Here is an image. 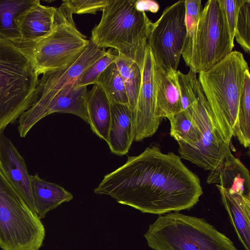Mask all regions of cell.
Segmentation results:
<instances>
[{
    "label": "cell",
    "mask_w": 250,
    "mask_h": 250,
    "mask_svg": "<svg viewBox=\"0 0 250 250\" xmlns=\"http://www.w3.org/2000/svg\"><path fill=\"white\" fill-rule=\"evenodd\" d=\"M185 2L181 0L167 7L152 22L147 45L155 62L177 71L187 36Z\"/></svg>",
    "instance_id": "obj_10"
},
{
    "label": "cell",
    "mask_w": 250,
    "mask_h": 250,
    "mask_svg": "<svg viewBox=\"0 0 250 250\" xmlns=\"http://www.w3.org/2000/svg\"><path fill=\"white\" fill-rule=\"evenodd\" d=\"M249 69L242 53L231 51L198 79L224 140L234 137L245 75Z\"/></svg>",
    "instance_id": "obj_3"
},
{
    "label": "cell",
    "mask_w": 250,
    "mask_h": 250,
    "mask_svg": "<svg viewBox=\"0 0 250 250\" xmlns=\"http://www.w3.org/2000/svg\"><path fill=\"white\" fill-rule=\"evenodd\" d=\"M36 212L41 220L62 204L73 199L72 194L63 187L41 179L38 173L30 175Z\"/></svg>",
    "instance_id": "obj_20"
},
{
    "label": "cell",
    "mask_w": 250,
    "mask_h": 250,
    "mask_svg": "<svg viewBox=\"0 0 250 250\" xmlns=\"http://www.w3.org/2000/svg\"><path fill=\"white\" fill-rule=\"evenodd\" d=\"M217 187L238 239L245 250H250V196L228 192Z\"/></svg>",
    "instance_id": "obj_19"
},
{
    "label": "cell",
    "mask_w": 250,
    "mask_h": 250,
    "mask_svg": "<svg viewBox=\"0 0 250 250\" xmlns=\"http://www.w3.org/2000/svg\"><path fill=\"white\" fill-rule=\"evenodd\" d=\"M124 82L128 106L133 112L142 83V69L134 62L119 56L115 62Z\"/></svg>",
    "instance_id": "obj_23"
},
{
    "label": "cell",
    "mask_w": 250,
    "mask_h": 250,
    "mask_svg": "<svg viewBox=\"0 0 250 250\" xmlns=\"http://www.w3.org/2000/svg\"><path fill=\"white\" fill-rule=\"evenodd\" d=\"M136 5L138 10L149 11L155 13L159 9V5L155 1L150 0H136Z\"/></svg>",
    "instance_id": "obj_33"
},
{
    "label": "cell",
    "mask_w": 250,
    "mask_h": 250,
    "mask_svg": "<svg viewBox=\"0 0 250 250\" xmlns=\"http://www.w3.org/2000/svg\"><path fill=\"white\" fill-rule=\"evenodd\" d=\"M118 57V52L112 48L106 51L101 58L90 65L77 80L80 86H87L95 84L99 76L112 63L115 62Z\"/></svg>",
    "instance_id": "obj_28"
},
{
    "label": "cell",
    "mask_w": 250,
    "mask_h": 250,
    "mask_svg": "<svg viewBox=\"0 0 250 250\" xmlns=\"http://www.w3.org/2000/svg\"><path fill=\"white\" fill-rule=\"evenodd\" d=\"M245 0H219L229 32L234 41L235 26L239 9Z\"/></svg>",
    "instance_id": "obj_31"
},
{
    "label": "cell",
    "mask_w": 250,
    "mask_h": 250,
    "mask_svg": "<svg viewBox=\"0 0 250 250\" xmlns=\"http://www.w3.org/2000/svg\"><path fill=\"white\" fill-rule=\"evenodd\" d=\"M234 137L241 145L247 148L250 144V74L248 69L245 75L240 96Z\"/></svg>",
    "instance_id": "obj_24"
},
{
    "label": "cell",
    "mask_w": 250,
    "mask_h": 250,
    "mask_svg": "<svg viewBox=\"0 0 250 250\" xmlns=\"http://www.w3.org/2000/svg\"><path fill=\"white\" fill-rule=\"evenodd\" d=\"M208 184H215L227 191L250 196V175L247 167L234 156L230 148L222 164L208 175Z\"/></svg>",
    "instance_id": "obj_16"
},
{
    "label": "cell",
    "mask_w": 250,
    "mask_h": 250,
    "mask_svg": "<svg viewBox=\"0 0 250 250\" xmlns=\"http://www.w3.org/2000/svg\"><path fill=\"white\" fill-rule=\"evenodd\" d=\"M176 76L181 98V111L190 112L197 99L200 85L196 73L189 68L188 72L186 74L177 71Z\"/></svg>",
    "instance_id": "obj_27"
},
{
    "label": "cell",
    "mask_w": 250,
    "mask_h": 250,
    "mask_svg": "<svg viewBox=\"0 0 250 250\" xmlns=\"http://www.w3.org/2000/svg\"><path fill=\"white\" fill-rule=\"evenodd\" d=\"M95 84L102 88L110 103L128 105L124 82L115 62L110 64L101 73Z\"/></svg>",
    "instance_id": "obj_25"
},
{
    "label": "cell",
    "mask_w": 250,
    "mask_h": 250,
    "mask_svg": "<svg viewBox=\"0 0 250 250\" xmlns=\"http://www.w3.org/2000/svg\"><path fill=\"white\" fill-rule=\"evenodd\" d=\"M94 192L110 196L142 213L159 215L188 209L203 192L198 176L173 152L156 146L105 175Z\"/></svg>",
    "instance_id": "obj_1"
},
{
    "label": "cell",
    "mask_w": 250,
    "mask_h": 250,
    "mask_svg": "<svg viewBox=\"0 0 250 250\" xmlns=\"http://www.w3.org/2000/svg\"><path fill=\"white\" fill-rule=\"evenodd\" d=\"M106 52L105 48L98 46L90 39L86 47L66 64L42 74L36 87L31 105H40L50 100L66 86L77 81Z\"/></svg>",
    "instance_id": "obj_12"
},
{
    "label": "cell",
    "mask_w": 250,
    "mask_h": 250,
    "mask_svg": "<svg viewBox=\"0 0 250 250\" xmlns=\"http://www.w3.org/2000/svg\"><path fill=\"white\" fill-rule=\"evenodd\" d=\"M73 14L62 4L56 8L55 24L45 37L15 44L29 58L38 76L66 64L87 46L89 40L77 28Z\"/></svg>",
    "instance_id": "obj_8"
},
{
    "label": "cell",
    "mask_w": 250,
    "mask_h": 250,
    "mask_svg": "<svg viewBox=\"0 0 250 250\" xmlns=\"http://www.w3.org/2000/svg\"><path fill=\"white\" fill-rule=\"evenodd\" d=\"M201 0H185V21L187 35L191 32L199 21L202 11Z\"/></svg>",
    "instance_id": "obj_32"
},
{
    "label": "cell",
    "mask_w": 250,
    "mask_h": 250,
    "mask_svg": "<svg viewBox=\"0 0 250 250\" xmlns=\"http://www.w3.org/2000/svg\"><path fill=\"white\" fill-rule=\"evenodd\" d=\"M153 57L147 46L142 70V83L136 105L133 112L134 141L140 142L151 137L162 120L156 114V94L153 75Z\"/></svg>",
    "instance_id": "obj_13"
},
{
    "label": "cell",
    "mask_w": 250,
    "mask_h": 250,
    "mask_svg": "<svg viewBox=\"0 0 250 250\" xmlns=\"http://www.w3.org/2000/svg\"><path fill=\"white\" fill-rule=\"evenodd\" d=\"M144 237L153 250H239L205 219L179 212L159 215Z\"/></svg>",
    "instance_id": "obj_4"
},
{
    "label": "cell",
    "mask_w": 250,
    "mask_h": 250,
    "mask_svg": "<svg viewBox=\"0 0 250 250\" xmlns=\"http://www.w3.org/2000/svg\"><path fill=\"white\" fill-rule=\"evenodd\" d=\"M108 0H64L62 3L73 14H96L103 11Z\"/></svg>",
    "instance_id": "obj_30"
},
{
    "label": "cell",
    "mask_w": 250,
    "mask_h": 250,
    "mask_svg": "<svg viewBox=\"0 0 250 250\" xmlns=\"http://www.w3.org/2000/svg\"><path fill=\"white\" fill-rule=\"evenodd\" d=\"M56 12V7L40 3L27 10L19 20L21 36L19 43L34 42L47 36L55 26Z\"/></svg>",
    "instance_id": "obj_18"
},
{
    "label": "cell",
    "mask_w": 250,
    "mask_h": 250,
    "mask_svg": "<svg viewBox=\"0 0 250 250\" xmlns=\"http://www.w3.org/2000/svg\"><path fill=\"white\" fill-rule=\"evenodd\" d=\"M86 109L88 124L91 130L107 142L111 120L110 102L98 84H94L92 89L88 91Z\"/></svg>",
    "instance_id": "obj_21"
},
{
    "label": "cell",
    "mask_w": 250,
    "mask_h": 250,
    "mask_svg": "<svg viewBox=\"0 0 250 250\" xmlns=\"http://www.w3.org/2000/svg\"><path fill=\"white\" fill-rule=\"evenodd\" d=\"M38 77L28 56L0 37V132L30 108Z\"/></svg>",
    "instance_id": "obj_5"
},
{
    "label": "cell",
    "mask_w": 250,
    "mask_h": 250,
    "mask_svg": "<svg viewBox=\"0 0 250 250\" xmlns=\"http://www.w3.org/2000/svg\"><path fill=\"white\" fill-rule=\"evenodd\" d=\"M39 3V0H0V37L19 43L21 40L19 20Z\"/></svg>",
    "instance_id": "obj_22"
},
{
    "label": "cell",
    "mask_w": 250,
    "mask_h": 250,
    "mask_svg": "<svg viewBox=\"0 0 250 250\" xmlns=\"http://www.w3.org/2000/svg\"><path fill=\"white\" fill-rule=\"evenodd\" d=\"M153 75L156 94V114L162 120L170 119L182 111L177 71L163 67L153 59Z\"/></svg>",
    "instance_id": "obj_15"
},
{
    "label": "cell",
    "mask_w": 250,
    "mask_h": 250,
    "mask_svg": "<svg viewBox=\"0 0 250 250\" xmlns=\"http://www.w3.org/2000/svg\"><path fill=\"white\" fill-rule=\"evenodd\" d=\"M111 120L108 144L111 152L118 156L128 153L134 141L133 113L128 105L110 103Z\"/></svg>",
    "instance_id": "obj_17"
},
{
    "label": "cell",
    "mask_w": 250,
    "mask_h": 250,
    "mask_svg": "<svg viewBox=\"0 0 250 250\" xmlns=\"http://www.w3.org/2000/svg\"><path fill=\"white\" fill-rule=\"evenodd\" d=\"M191 118L200 130V138L190 145L178 143L181 158L205 170H213L222 164L230 146L217 126L200 84Z\"/></svg>",
    "instance_id": "obj_9"
},
{
    "label": "cell",
    "mask_w": 250,
    "mask_h": 250,
    "mask_svg": "<svg viewBox=\"0 0 250 250\" xmlns=\"http://www.w3.org/2000/svg\"><path fill=\"white\" fill-rule=\"evenodd\" d=\"M45 236L41 220L0 165V248L39 250Z\"/></svg>",
    "instance_id": "obj_6"
},
{
    "label": "cell",
    "mask_w": 250,
    "mask_h": 250,
    "mask_svg": "<svg viewBox=\"0 0 250 250\" xmlns=\"http://www.w3.org/2000/svg\"><path fill=\"white\" fill-rule=\"evenodd\" d=\"M135 0H108L90 40L98 46L116 50L142 70L152 22L137 9Z\"/></svg>",
    "instance_id": "obj_2"
},
{
    "label": "cell",
    "mask_w": 250,
    "mask_h": 250,
    "mask_svg": "<svg viewBox=\"0 0 250 250\" xmlns=\"http://www.w3.org/2000/svg\"><path fill=\"white\" fill-rule=\"evenodd\" d=\"M0 165L14 186L36 212L30 175L25 160L4 131L0 132Z\"/></svg>",
    "instance_id": "obj_14"
},
{
    "label": "cell",
    "mask_w": 250,
    "mask_h": 250,
    "mask_svg": "<svg viewBox=\"0 0 250 250\" xmlns=\"http://www.w3.org/2000/svg\"><path fill=\"white\" fill-rule=\"evenodd\" d=\"M77 81L66 86L48 101L40 105H31L23 112L18 121V129L20 137H25L38 122L54 113L74 114L88 123L87 86L78 85Z\"/></svg>",
    "instance_id": "obj_11"
},
{
    "label": "cell",
    "mask_w": 250,
    "mask_h": 250,
    "mask_svg": "<svg viewBox=\"0 0 250 250\" xmlns=\"http://www.w3.org/2000/svg\"><path fill=\"white\" fill-rule=\"evenodd\" d=\"M191 113L181 111L168 120L170 123V136L178 143L190 145L197 142L200 132L191 118Z\"/></svg>",
    "instance_id": "obj_26"
},
{
    "label": "cell",
    "mask_w": 250,
    "mask_h": 250,
    "mask_svg": "<svg viewBox=\"0 0 250 250\" xmlns=\"http://www.w3.org/2000/svg\"><path fill=\"white\" fill-rule=\"evenodd\" d=\"M234 38L244 51L250 53V0H245L238 15Z\"/></svg>",
    "instance_id": "obj_29"
},
{
    "label": "cell",
    "mask_w": 250,
    "mask_h": 250,
    "mask_svg": "<svg viewBox=\"0 0 250 250\" xmlns=\"http://www.w3.org/2000/svg\"><path fill=\"white\" fill-rule=\"evenodd\" d=\"M234 46L219 0H209L197 24L186 36L182 56L187 66L199 73L213 66Z\"/></svg>",
    "instance_id": "obj_7"
}]
</instances>
